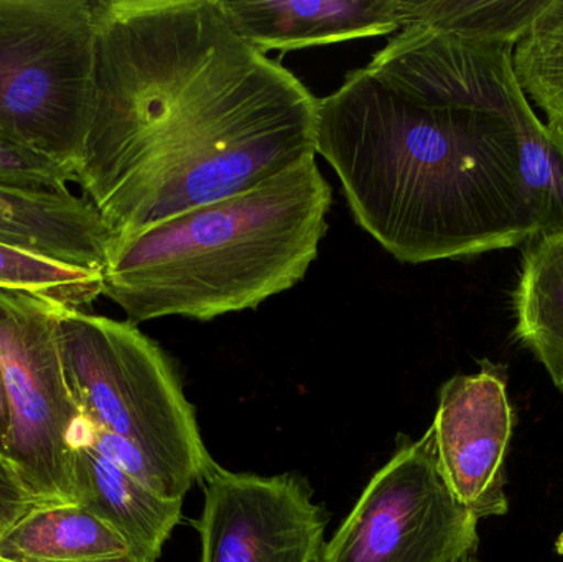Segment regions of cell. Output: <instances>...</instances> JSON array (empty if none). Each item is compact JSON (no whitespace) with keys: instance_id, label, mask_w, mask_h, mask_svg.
Instances as JSON below:
<instances>
[{"instance_id":"obj_1","label":"cell","mask_w":563,"mask_h":562,"mask_svg":"<svg viewBox=\"0 0 563 562\" xmlns=\"http://www.w3.org/2000/svg\"><path fill=\"white\" fill-rule=\"evenodd\" d=\"M82 197L114 238L317 157L318 99L217 0H92Z\"/></svg>"},{"instance_id":"obj_2","label":"cell","mask_w":563,"mask_h":562,"mask_svg":"<svg viewBox=\"0 0 563 562\" xmlns=\"http://www.w3.org/2000/svg\"><path fill=\"white\" fill-rule=\"evenodd\" d=\"M512 45L407 20L318 99L317 155L354 221L400 263L538 236L519 172Z\"/></svg>"},{"instance_id":"obj_3","label":"cell","mask_w":563,"mask_h":562,"mask_svg":"<svg viewBox=\"0 0 563 562\" xmlns=\"http://www.w3.org/2000/svg\"><path fill=\"white\" fill-rule=\"evenodd\" d=\"M331 203L317 161L303 158L256 187L114 238L102 296L135 326L256 309L303 279Z\"/></svg>"},{"instance_id":"obj_4","label":"cell","mask_w":563,"mask_h":562,"mask_svg":"<svg viewBox=\"0 0 563 562\" xmlns=\"http://www.w3.org/2000/svg\"><path fill=\"white\" fill-rule=\"evenodd\" d=\"M59 353L79 416L134 444L184 500L217 462L167 353L135 323L59 309Z\"/></svg>"},{"instance_id":"obj_5","label":"cell","mask_w":563,"mask_h":562,"mask_svg":"<svg viewBox=\"0 0 563 562\" xmlns=\"http://www.w3.org/2000/svg\"><path fill=\"white\" fill-rule=\"evenodd\" d=\"M95 48L92 0H0V134L79 175Z\"/></svg>"},{"instance_id":"obj_6","label":"cell","mask_w":563,"mask_h":562,"mask_svg":"<svg viewBox=\"0 0 563 562\" xmlns=\"http://www.w3.org/2000/svg\"><path fill=\"white\" fill-rule=\"evenodd\" d=\"M59 309L0 289V366L10 411L2 455L46 507L76 505L69 432L79 411L59 353Z\"/></svg>"},{"instance_id":"obj_7","label":"cell","mask_w":563,"mask_h":562,"mask_svg":"<svg viewBox=\"0 0 563 562\" xmlns=\"http://www.w3.org/2000/svg\"><path fill=\"white\" fill-rule=\"evenodd\" d=\"M478 544V520L446 485L430 428L399 444L317 562H462Z\"/></svg>"},{"instance_id":"obj_8","label":"cell","mask_w":563,"mask_h":562,"mask_svg":"<svg viewBox=\"0 0 563 562\" xmlns=\"http://www.w3.org/2000/svg\"><path fill=\"white\" fill-rule=\"evenodd\" d=\"M201 485L200 562H317L327 518L303 478L236 474L217 464Z\"/></svg>"},{"instance_id":"obj_9","label":"cell","mask_w":563,"mask_h":562,"mask_svg":"<svg viewBox=\"0 0 563 562\" xmlns=\"http://www.w3.org/2000/svg\"><path fill=\"white\" fill-rule=\"evenodd\" d=\"M437 462L456 500L476 518L508 514L506 458L515 411L506 375L483 363L475 375H456L440 388L430 426Z\"/></svg>"},{"instance_id":"obj_10","label":"cell","mask_w":563,"mask_h":562,"mask_svg":"<svg viewBox=\"0 0 563 562\" xmlns=\"http://www.w3.org/2000/svg\"><path fill=\"white\" fill-rule=\"evenodd\" d=\"M231 29L266 55L394 35L404 0H217Z\"/></svg>"},{"instance_id":"obj_11","label":"cell","mask_w":563,"mask_h":562,"mask_svg":"<svg viewBox=\"0 0 563 562\" xmlns=\"http://www.w3.org/2000/svg\"><path fill=\"white\" fill-rule=\"evenodd\" d=\"M114 234L91 201L65 194L0 187V243L102 273Z\"/></svg>"},{"instance_id":"obj_12","label":"cell","mask_w":563,"mask_h":562,"mask_svg":"<svg viewBox=\"0 0 563 562\" xmlns=\"http://www.w3.org/2000/svg\"><path fill=\"white\" fill-rule=\"evenodd\" d=\"M75 504L114 528L139 562H157L181 520V502L145 487L89 445L71 448Z\"/></svg>"},{"instance_id":"obj_13","label":"cell","mask_w":563,"mask_h":562,"mask_svg":"<svg viewBox=\"0 0 563 562\" xmlns=\"http://www.w3.org/2000/svg\"><path fill=\"white\" fill-rule=\"evenodd\" d=\"M3 562H139L124 538L79 505L30 511L0 537Z\"/></svg>"},{"instance_id":"obj_14","label":"cell","mask_w":563,"mask_h":562,"mask_svg":"<svg viewBox=\"0 0 563 562\" xmlns=\"http://www.w3.org/2000/svg\"><path fill=\"white\" fill-rule=\"evenodd\" d=\"M515 310L516 337L563 393V233L529 241Z\"/></svg>"},{"instance_id":"obj_15","label":"cell","mask_w":563,"mask_h":562,"mask_svg":"<svg viewBox=\"0 0 563 562\" xmlns=\"http://www.w3.org/2000/svg\"><path fill=\"white\" fill-rule=\"evenodd\" d=\"M515 112L522 194L538 236L563 233V129L538 118L521 86Z\"/></svg>"},{"instance_id":"obj_16","label":"cell","mask_w":563,"mask_h":562,"mask_svg":"<svg viewBox=\"0 0 563 562\" xmlns=\"http://www.w3.org/2000/svg\"><path fill=\"white\" fill-rule=\"evenodd\" d=\"M511 62L526 98L563 129V0H545L512 46Z\"/></svg>"},{"instance_id":"obj_17","label":"cell","mask_w":563,"mask_h":562,"mask_svg":"<svg viewBox=\"0 0 563 562\" xmlns=\"http://www.w3.org/2000/svg\"><path fill=\"white\" fill-rule=\"evenodd\" d=\"M545 0H404V19L473 38L516 45Z\"/></svg>"},{"instance_id":"obj_18","label":"cell","mask_w":563,"mask_h":562,"mask_svg":"<svg viewBox=\"0 0 563 562\" xmlns=\"http://www.w3.org/2000/svg\"><path fill=\"white\" fill-rule=\"evenodd\" d=\"M0 289L20 290L62 309H88L102 296V273L76 269L0 243Z\"/></svg>"},{"instance_id":"obj_19","label":"cell","mask_w":563,"mask_h":562,"mask_svg":"<svg viewBox=\"0 0 563 562\" xmlns=\"http://www.w3.org/2000/svg\"><path fill=\"white\" fill-rule=\"evenodd\" d=\"M68 184H79L78 172L0 134V187L65 194Z\"/></svg>"},{"instance_id":"obj_20","label":"cell","mask_w":563,"mask_h":562,"mask_svg":"<svg viewBox=\"0 0 563 562\" xmlns=\"http://www.w3.org/2000/svg\"><path fill=\"white\" fill-rule=\"evenodd\" d=\"M10 428L9 398H7L5 382H3L2 366H0V455L5 448L7 434Z\"/></svg>"},{"instance_id":"obj_21","label":"cell","mask_w":563,"mask_h":562,"mask_svg":"<svg viewBox=\"0 0 563 562\" xmlns=\"http://www.w3.org/2000/svg\"><path fill=\"white\" fill-rule=\"evenodd\" d=\"M555 551L563 557V531L561 537L558 538V541H555Z\"/></svg>"},{"instance_id":"obj_22","label":"cell","mask_w":563,"mask_h":562,"mask_svg":"<svg viewBox=\"0 0 563 562\" xmlns=\"http://www.w3.org/2000/svg\"><path fill=\"white\" fill-rule=\"evenodd\" d=\"M462 562H478L476 560H473V558H470V560H466V561H462Z\"/></svg>"},{"instance_id":"obj_23","label":"cell","mask_w":563,"mask_h":562,"mask_svg":"<svg viewBox=\"0 0 563 562\" xmlns=\"http://www.w3.org/2000/svg\"><path fill=\"white\" fill-rule=\"evenodd\" d=\"M0 562H3V561H0Z\"/></svg>"}]
</instances>
